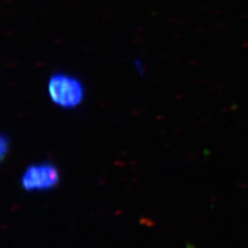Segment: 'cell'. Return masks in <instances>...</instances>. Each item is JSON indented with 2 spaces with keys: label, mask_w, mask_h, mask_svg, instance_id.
<instances>
[{
  "label": "cell",
  "mask_w": 248,
  "mask_h": 248,
  "mask_svg": "<svg viewBox=\"0 0 248 248\" xmlns=\"http://www.w3.org/2000/svg\"><path fill=\"white\" fill-rule=\"evenodd\" d=\"M59 170L52 165L43 164L31 165L21 177V185L26 191L49 190L55 187L59 182Z\"/></svg>",
  "instance_id": "obj_2"
},
{
  "label": "cell",
  "mask_w": 248,
  "mask_h": 248,
  "mask_svg": "<svg viewBox=\"0 0 248 248\" xmlns=\"http://www.w3.org/2000/svg\"><path fill=\"white\" fill-rule=\"evenodd\" d=\"M49 95L52 102L61 108H74L82 102L84 91L75 78L56 75L49 82Z\"/></svg>",
  "instance_id": "obj_1"
},
{
  "label": "cell",
  "mask_w": 248,
  "mask_h": 248,
  "mask_svg": "<svg viewBox=\"0 0 248 248\" xmlns=\"http://www.w3.org/2000/svg\"><path fill=\"white\" fill-rule=\"evenodd\" d=\"M7 151H9V140H7L4 136H2L1 142H0V153H1L2 158H4Z\"/></svg>",
  "instance_id": "obj_3"
}]
</instances>
